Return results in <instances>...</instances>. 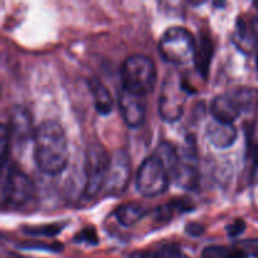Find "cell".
I'll return each mask as SVG.
<instances>
[{"label": "cell", "mask_w": 258, "mask_h": 258, "mask_svg": "<svg viewBox=\"0 0 258 258\" xmlns=\"http://www.w3.org/2000/svg\"><path fill=\"white\" fill-rule=\"evenodd\" d=\"M34 161L42 173L57 175L68 164V140L62 126L55 121H44L33 135Z\"/></svg>", "instance_id": "cell-1"}, {"label": "cell", "mask_w": 258, "mask_h": 258, "mask_svg": "<svg viewBox=\"0 0 258 258\" xmlns=\"http://www.w3.org/2000/svg\"><path fill=\"white\" fill-rule=\"evenodd\" d=\"M258 108V90L238 87L216 96L211 103V113L218 122L233 125L234 121L246 112Z\"/></svg>", "instance_id": "cell-2"}, {"label": "cell", "mask_w": 258, "mask_h": 258, "mask_svg": "<svg viewBox=\"0 0 258 258\" xmlns=\"http://www.w3.org/2000/svg\"><path fill=\"white\" fill-rule=\"evenodd\" d=\"M156 77L158 72L155 63L145 54L130 55L121 66L122 90L139 97H145L153 92Z\"/></svg>", "instance_id": "cell-3"}, {"label": "cell", "mask_w": 258, "mask_h": 258, "mask_svg": "<svg viewBox=\"0 0 258 258\" xmlns=\"http://www.w3.org/2000/svg\"><path fill=\"white\" fill-rule=\"evenodd\" d=\"M197 42L188 29L171 27L164 32L159 43V52L165 62L175 66L188 64L196 57Z\"/></svg>", "instance_id": "cell-4"}, {"label": "cell", "mask_w": 258, "mask_h": 258, "mask_svg": "<svg viewBox=\"0 0 258 258\" xmlns=\"http://www.w3.org/2000/svg\"><path fill=\"white\" fill-rule=\"evenodd\" d=\"M191 88L176 73H169L161 87L159 97V113L165 122H176L183 116L186 96Z\"/></svg>", "instance_id": "cell-5"}, {"label": "cell", "mask_w": 258, "mask_h": 258, "mask_svg": "<svg viewBox=\"0 0 258 258\" xmlns=\"http://www.w3.org/2000/svg\"><path fill=\"white\" fill-rule=\"evenodd\" d=\"M34 194V184L29 176L15 164L10 165L2 186L3 206L9 209L23 208L32 201Z\"/></svg>", "instance_id": "cell-6"}, {"label": "cell", "mask_w": 258, "mask_h": 258, "mask_svg": "<svg viewBox=\"0 0 258 258\" xmlns=\"http://www.w3.org/2000/svg\"><path fill=\"white\" fill-rule=\"evenodd\" d=\"M111 156L101 144H91L86 151V184L83 196L87 199H92L100 193L105 186L106 176L110 168Z\"/></svg>", "instance_id": "cell-7"}, {"label": "cell", "mask_w": 258, "mask_h": 258, "mask_svg": "<svg viewBox=\"0 0 258 258\" xmlns=\"http://www.w3.org/2000/svg\"><path fill=\"white\" fill-rule=\"evenodd\" d=\"M136 189L146 198L160 196L170 184V174L160 159L155 155L148 156L136 174Z\"/></svg>", "instance_id": "cell-8"}, {"label": "cell", "mask_w": 258, "mask_h": 258, "mask_svg": "<svg viewBox=\"0 0 258 258\" xmlns=\"http://www.w3.org/2000/svg\"><path fill=\"white\" fill-rule=\"evenodd\" d=\"M131 178V161L126 151L118 150L111 156L110 168L106 176L103 190L108 196H118L123 193Z\"/></svg>", "instance_id": "cell-9"}, {"label": "cell", "mask_w": 258, "mask_h": 258, "mask_svg": "<svg viewBox=\"0 0 258 258\" xmlns=\"http://www.w3.org/2000/svg\"><path fill=\"white\" fill-rule=\"evenodd\" d=\"M143 98L131 95L123 90L118 93V108H120L121 117L128 127L138 128L145 121L146 106Z\"/></svg>", "instance_id": "cell-10"}, {"label": "cell", "mask_w": 258, "mask_h": 258, "mask_svg": "<svg viewBox=\"0 0 258 258\" xmlns=\"http://www.w3.org/2000/svg\"><path fill=\"white\" fill-rule=\"evenodd\" d=\"M232 40L242 52H258V18H238Z\"/></svg>", "instance_id": "cell-11"}, {"label": "cell", "mask_w": 258, "mask_h": 258, "mask_svg": "<svg viewBox=\"0 0 258 258\" xmlns=\"http://www.w3.org/2000/svg\"><path fill=\"white\" fill-rule=\"evenodd\" d=\"M10 139L18 144L27 143L30 138L32 121L29 112L22 106H14L9 112V123H8Z\"/></svg>", "instance_id": "cell-12"}, {"label": "cell", "mask_w": 258, "mask_h": 258, "mask_svg": "<svg viewBox=\"0 0 258 258\" xmlns=\"http://www.w3.org/2000/svg\"><path fill=\"white\" fill-rule=\"evenodd\" d=\"M237 128L229 123H222L213 120L207 125V138L217 149L231 148L237 140Z\"/></svg>", "instance_id": "cell-13"}, {"label": "cell", "mask_w": 258, "mask_h": 258, "mask_svg": "<svg viewBox=\"0 0 258 258\" xmlns=\"http://www.w3.org/2000/svg\"><path fill=\"white\" fill-rule=\"evenodd\" d=\"M214 45L212 42L211 37L206 32L199 33V40L197 43L196 57H194V63L198 70L199 75L203 78L208 77L209 68H211L212 58H213Z\"/></svg>", "instance_id": "cell-14"}, {"label": "cell", "mask_w": 258, "mask_h": 258, "mask_svg": "<svg viewBox=\"0 0 258 258\" xmlns=\"http://www.w3.org/2000/svg\"><path fill=\"white\" fill-rule=\"evenodd\" d=\"M170 178L180 188L191 190V189H196L197 185H198L199 173L197 170L196 165L191 163L190 158L188 160H184V159L180 158V161L175 166L173 173L170 174Z\"/></svg>", "instance_id": "cell-15"}, {"label": "cell", "mask_w": 258, "mask_h": 258, "mask_svg": "<svg viewBox=\"0 0 258 258\" xmlns=\"http://www.w3.org/2000/svg\"><path fill=\"white\" fill-rule=\"evenodd\" d=\"M88 87H90L93 101H95L96 111L102 116H106L112 112L113 101L107 87L96 77L88 80Z\"/></svg>", "instance_id": "cell-16"}, {"label": "cell", "mask_w": 258, "mask_h": 258, "mask_svg": "<svg viewBox=\"0 0 258 258\" xmlns=\"http://www.w3.org/2000/svg\"><path fill=\"white\" fill-rule=\"evenodd\" d=\"M148 214V209L140 203H125L115 211V217L123 227H133Z\"/></svg>", "instance_id": "cell-17"}, {"label": "cell", "mask_w": 258, "mask_h": 258, "mask_svg": "<svg viewBox=\"0 0 258 258\" xmlns=\"http://www.w3.org/2000/svg\"><path fill=\"white\" fill-rule=\"evenodd\" d=\"M194 206L191 203L190 199L188 198H175L173 201H170L169 203L164 204L156 208L155 214L156 218L159 221H169V219L173 218L175 214L180 213H189L190 211H193Z\"/></svg>", "instance_id": "cell-18"}, {"label": "cell", "mask_w": 258, "mask_h": 258, "mask_svg": "<svg viewBox=\"0 0 258 258\" xmlns=\"http://www.w3.org/2000/svg\"><path fill=\"white\" fill-rule=\"evenodd\" d=\"M133 258H186L178 244L165 243L148 251L138 252Z\"/></svg>", "instance_id": "cell-19"}, {"label": "cell", "mask_w": 258, "mask_h": 258, "mask_svg": "<svg viewBox=\"0 0 258 258\" xmlns=\"http://www.w3.org/2000/svg\"><path fill=\"white\" fill-rule=\"evenodd\" d=\"M154 155L156 158L160 159L161 163L165 165V168L168 169L169 174L173 173V170L175 169V166L178 165V163L180 161V156H179L178 151L174 148L171 144L169 143H160L158 145V148L154 151Z\"/></svg>", "instance_id": "cell-20"}, {"label": "cell", "mask_w": 258, "mask_h": 258, "mask_svg": "<svg viewBox=\"0 0 258 258\" xmlns=\"http://www.w3.org/2000/svg\"><path fill=\"white\" fill-rule=\"evenodd\" d=\"M64 228V224L52 223V224H42V226H23L22 232L28 236H44L53 237L60 233V231Z\"/></svg>", "instance_id": "cell-21"}, {"label": "cell", "mask_w": 258, "mask_h": 258, "mask_svg": "<svg viewBox=\"0 0 258 258\" xmlns=\"http://www.w3.org/2000/svg\"><path fill=\"white\" fill-rule=\"evenodd\" d=\"M73 241L75 243H88V244H97L98 243V236L96 233L95 227L88 226L85 227L83 229H81L75 237H73Z\"/></svg>", "instance_id": "cell-22"}, {"label": "cell", "mask_w": 258, "mask_h": 258, "mask_svg": "<svg viewBox=\"0 0 258 258\" xmlns=\"http://www.w3.org/2000/svg\"><path fill=\"white\" fill-rule=\"evenodd\" d=\"M19 248L23 249H44L49 252H60L63 249V244L59 242H53V243H45V242L38 241H27L24 243L19 244Z\"/></svg>", "instance_id": "cell-23"}, {"label": "cell", "mask_w": 258, "mask_h": 258, "mask_svg": "<svg viewBox=\"0 0 258 258\" xmlns=\"http://www.w3.org/2000/svg\"><path fill=\"white\" fill-rule=\"evenodd\" d=\"M234 247L239 251L243 252L247 257H257L258 256V238L253 239H243L234 243Z\"/></svg>", "instance_id": "cell-24"}, {"label": "cell", "mask_w": 258, "mask_h": 258, "mask_svg": "<svg viewBox=\"0 0 258 258\" xmlns=\"http://www.w3.org/2000/svg\"><path fill=\"white\" fill-rule=\"evenodd\" d=\"M231 248L223 246H208L202 252L203 258H227Z\"/></svg>", "instance_id": "cell-25"}, {"label": "cell", "mask_w": 258, "mask_h": 258, "mask_svg": "<svg viewBox=\"0 0 258 258\" xmlns=\"http://www.w3.org/2000/svg\"><path fill=\"white\" fill-rule=\"evenodd\" d=\"M226 229L227 232H228L229 237H238L241 236L244 232V229H246V222H244L243 219L238 218L234 222H232L229 226H227Z\"/></svg>", "instance_id": "cell-26"}, {"label": "cell", "mask_w": 258, "mask_h": 258, "mask_svg": "<svg viewBox=\"0 0 258 258\" xmlns=\"http://www.w3.org/2000/svg\"><path fill=\"white\" fill-rule=\"evenodd\" d=\"M204 226L203 224L198 223V222H190L185 226V232L189 234V236L193 237H198L201 234L204 233Z\"/></svg>", "instance_id": "cell-27"}, {"label": "cell", "mask_w": 258, "mask_h": 258, "mask_svg": "<svg viewBox=\"0 0 258 258\" xmlns=\"http://www.w3.org/2000/svg\"><path fill=\"white\" fill-rule=\"evenodd\" d=\"M251 179L253 183H258V146H256L253 153V165H252Z\"/></svg>", "instance_id": "cell-28"}, {"label": "cell", "mask_w": 258, "mask_h": 258, "mask_svg": "<svg viewBox=\"0 0 258 258\" xmlns=\"http://www.w3.org/2000/svg\"><path fill=\"white\" fill-rule=\"evenodd\" d=\"M227 258H248L246 256V254L243 253L242 251H239L238 248H236V247H232L231 251H229L228 256H227Z\"/></svg>", "instance_id": "cell-29"}, {"label": "cell", "mask_w": 258, "mask_h": 258, "mask_svg": "<svg viewBox=\"0 0 258 258\" xmlns=\"http://www.w3.org/2000/svg\"><path fill=\"white\" fill-rule=\"evenodd\" d=\"M254 7H256L257 10H258V2H254Z\"/></svg>", "instance_id": "cell-30"}, {"label": "cell", "mask_w": 258, "mask_h": 258, "mask_svg": "<svg viewBox=\"0 0 258 258\" xmlns=\"http://www.w3.org/2000/svg\"><path fill=\"white\" fill-rule=\"evenodd\" d=\"M257 70H258V54H257Z\"/></svg>", "instance_id": "cell-31"}]
</instances>
